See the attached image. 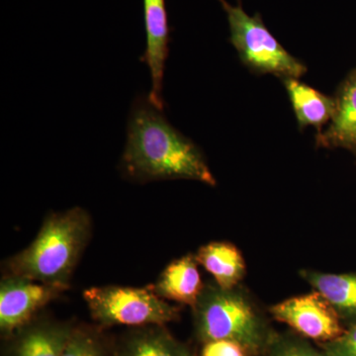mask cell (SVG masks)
Masks as SVG:
<instances>
[{
	"instance_id": "1",
	"label": "cell",
	"mask_w": 356,
	"mask_h": 356,
	"mask_svg": "<svg viewBox=\"0 0 356 356\" xmlns=\"http://www.w3.org/2000/svg\"><path fill=\"white\" fill-rule=\"evenodd\" d=\"M120 166L126 177L138 182L188 179L217 185L201 149L146 95H138L131 106Z\"/></svg>"
},
{
	"instance_id": "2",
	"label": "cell",
	"mask_w": 356,
	"mask_h": 356,
	"mask_svg": "<svg viewBox=\"0 0 356 356\" xmlns=\"http://www.w3.org/2000/svg\"><path fill=\"white\" fill-rule=\"evenodd\" d=\"M90 234V216L83 208L49 215L35 240L7 262L9 275L65 289Z\"/></svg>"
},
{
	"instance_id": "3",
	"label": "cell",
	"mask_w": 356,
	"mask_h": 356,
	"mask_svg": "<svg viewBox=\"0 0 356 356\" xmlns=\"http://www.w3.org/2000/svg\"><path fill=\"white\" fill-rule=\"evenodd\" d=\"M192 310L199 341H236L252 356L266 355L276 332L242 284L225 289L214 280L206 283Z\"/></svg>"
},
{
	"instance_id": "4",
	"label": "cell",
	"mask_w": 356,
	"mask_h": 356,
	"mask_svg": "<svg viewBox=\"0 0 356 356\" xmlns=\"http://www.w3.org/2000/svg\"><path fill=\"white\" fill-rule=\"evenodd\" d=\"M227 14L229 41L245 67L259 74H273L281 79H300L307 67L293 57L264 25L261 16L248 15L240 0L238 6L218 0Z\"/></svg>"
},
{
	"instance_id": "5",
	"label": "cell",
	"mask_w": 356,
	"mask_h": 356,
	"mask_svg": "<svg viewBox=\"0 0 356 356\" xmlns=\"http://www.w3.org/2000/svg\"><path fill=\"white\" fill-rule=\"evenodd\" d=\"M91 316L103 325H165L179 318L177 307L161 298L152 286H103L84 290Z\"/></svg>"
},
{
	"instance_id": "6",
	"label": "cell",
	"mask_w": 356,
	"mask_h": 356,
	"mask_svg": "<svg viewBox=\"0 0 356 356\" xmlns=\"http://www.w3.org/2000/svg\"><path fill=\"white\" fill-rule=\"evenodd\" d=\"M269 313L274 320L316 343L334 341L346 331L331 304L316 290L275 304Z\"/></svg>"
},
{
	"instance_id": "7",
	"label": "cell",
	"mask_w": 356,
	"mask_h": 356,
	"mask_svg": "<svg viewBox=\"0 0 356 356\" xmlns=\"http://www.w3.org/2000/svg\"><path fill=\"white\" fill-rule=\"evenodd\" d=\"M51 286L18 276H6L0 286V327L11 332L24 327L33 316L62 291Z\"/></svg>"
},
{
	"instance_id": "8",
	"label": "cell",
	"mask_w": 356,
	"mask_h": 356,
	"mask_svg": "<svg viewBox=\"0 0 356 356\" xmlns=\"http://www.w3.org/2000/svg\"><path fill=\"white\" fill-rule=\"evenodd\" d=\"M147 46L142 60L146 63L152 79L149 100L159 109L165 108L163 76L170 43V27L165 0H144Z\"/></svg>"
},
{
	"instance_id": "9",
	"label": "cell",
	"mask_w": 356,
	"mask_h": 356,
	"mask_svg": "<svg viewBox=\"0 0 356 356\" xmlns=\"http://www.w3.org/2000/svg\"><path fill=\"white\" fill-rule=\"evenodd\" d=\"M334 111L327 128L316 136L317 147L343 149L356 156V69L339 84Z\"/></svg>"
},
{
	"instance_id": "10",
	"label": "cell",
	"mask_w": 356,
	"mask_h": 356,
	"mask_svg": "<svg viewBox=\"0 0 356 356\" xmlns=\"http://www.w3.org/2000/svg\"><path fill=\"white\" fill-rule=\"evenodd\" d=\"M204 286L195 255L187 254L168 264L152 288L161 298L192 308Z\"/></svg>"
},
{
	"instance_id": "11",
	"label": "cell",
	"mask_w": 356,
	"mask_h": 356,
	"mask_svg": "<svg viewBox=\"0 0 356 356\" xmlns=\"http://www.w3.org/2000/svg\"><path fill=\"white\" fill-rule=\"evenodd\" d=\"M299 274L327 299L346 327L356 323V273H325L302 269Z\"/></svg>"
},
{
	"instance_id": "12",
	"label": "cell",
	"mask_w": 356,
	"mask_h": 356,
	"mask_svg": "<svg viewBox=\"0 0 356 356\" xmlns=\"http://www.w3.org/2000/svg\"><path fill=\"white\" fill-rule=\"evenodd\" d=\"M282 81L299 128L314 127L317 133L323 131L334 114V98L302 83L299 79H285Z\"/></svg>"
},
{
	"instance_id": "13",
	"label": "cell",
	"mask_w": 356,
	"mask_h": 356,
	"mask_svg": "<svg viewBox=\"0 0 356 356\" xmlns=\"http://www.w3.org/2000/svg\"><path fill=\"white\" fill-rule=\"evenodd\" d=\"M194 255L198 264L214 277L219 286L231 289L242 284L247 266L242 252L233 243H209L199 248Z\"/></svg>"
},
{
	"instance_id": "14",
	"label": "cell",
	"mask_w": 356,
	"mask_h": 356,
	"mask_svg": "<svg viewBox=\"0 0 356 356\" xmlns=\"http://www.w3.org/2000/svg\"><path fill=\"white\" fill-rule=\"evenodd\" d=\"M72 332L65 325H34L17 339L13 356H63Z\"/></svg>"
},
{
	"instance_id": "15",
	"label": "cell",
	"mask_w": 356,
	"mask_h": 356,
	"mask_svg": "<svg viewBox=\"0 0 356 356\" xmlns=\"http://www.w3.org/2000/svg\"><path fill=\"white\" fill-rule=\"evenodd\" d=\"M163 327L151 325L133 332L126 339L121 356H195Z\"/></svg>"
},
{
	"instance_id": "16",
	"label": "cell",
	"mask_w": 356,
	"mask_h": 356,
	"mask_svg": "<svg viewBox=\"0 0 356 356\" xmlns=\"http://www.w3.org/2000/svg\"><path fill=\"white\" fill-rule=\"evenodd\" d=\"M264 356H327L294 332H275Z\"/></svg>"
},
{
	"instance_id": "17",
	"label": "cell",
	"mask_w": 356,
	"mask_h": 356,
	"mask_svg": "<svg viewBox=\"0 0 356 356\" xmlns=\"http://www.w3.org/2000/svg\"><path fill=\"white\" fill-rule=\"evenodd\" d=\"M63 356H104L99 341L91 332L72 330Z\"/></svg>"
},
{
	"instance_id": "18",
	"label": "cell",
	"mask_w": 356,
	"mask_h": 356,
	"mask_svg": "<svg viewBox=\"0 0 356 356\" xmlns=\"http://www.w3.org/2000/svg\"><path fill=\"white\" fill-rule=\"evenodd\" d=\"M317 346L327 356H356V323L346 327L343 334L334 341Z\"/></svg>"
},
{
	"instance_id": "19",
	"label": "cell",
	"mask_w": 356,
	"mask_h": 356,
	"mask_svg": "<svg viewBox=\"0 0 356 356\" xmlns=\"http://www.w3.org/2000/svg\"><path fill=\"white\" fill-rule=\"evenodd\" d=\"M201 356H252L247 348L236 341L217 339L203 343Z\"/></svg>"
}]
</instances>
